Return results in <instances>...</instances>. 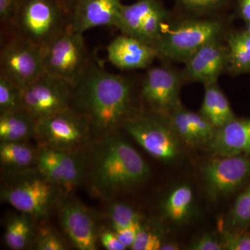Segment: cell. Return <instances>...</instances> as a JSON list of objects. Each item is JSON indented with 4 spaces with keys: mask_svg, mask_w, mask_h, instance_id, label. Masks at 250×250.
I'll return each mask as SVG.
<instances>
[{
    "mask_svg": "<svg viewBox=\"0 0 250 250\" xmlns=\"http://www.w3.org/2000/svg\"><path fill=\"white\" fill-rule=\"evenodd\" d=\"M1 31L0 76L22 89L45 74L42 49L10 27Z\"/></svg>",
    "mask_w": 250,
    "mask_h": 250,
    "instance_id": "8992f818",
    "label": "cell"
},
{
    "mask_svg": "<svg viewBox=\"0 0 250 250\" xmlns=\"http://www.w3.org/2000/svg\"><path fill=\"white\" fill-rule=\"evenodd\" d=\"M91 187L111 198L143 183L150 174L147 163L124 139L108 134L93 148L89 158Z\"/></svg>",
    "mask_w": 250,
    "mask_h": 250,
    "instance_id": "7a4b0ae2",
    "label": "cell"
},
{
    "mask_svg": "<svg viewBox=\"0 0 250 250\" xmlns=\"http://www.w3.org/2000/svg\"><path fill=\"white\" fill-rule=\"evenodd\" d=\"M22 110L21 88L0 76V113Z\"/></svg>",
    "mask_w": 250,
    "mask_h": 250,
    "instance_id": "83f0119b",
    "label": "cell"
},
{
    "mask_svg": "<svg viewBox=\"0 0 250 250\" xmlns=\"http://www.w3.org/2000/svg\"><path fill=\"white\" fill-rule=\"evenodd\" d=\"M92 131L89 122L72 107L36 121L35 135L41 147L80 150Z\"/></svg>",
    "mask_w": 250,
    "mask_h": 250,
    "instance_id": "ba28073f",
    "label": "cell"
},
{
    "mask_svg": "<svg viewBox=\"0 0 250 250\" xmlns=\"http://www.w3.org/2000/svg\"><path fill=\"white\" fill-rule=\"evenodd\" d=\"M60 220L64 231L79 250H97L95 223L84 206L75 200H67L61 208Z\"/></svg>",
    "mask_w": 250,
    "mask_h": 250,
    "instance_id": "2e32d148",
    "label": "cell"
},
{
    "mask_svg": "<svg viewBox=\"0 0 250 250\" xmlns=\"http://www.w3.org/2000/svg\"><path fill=\"white\" fill-rule=\"evenodd\" d=\"M208 195L213 199L231 195L250 177V157L247 155L218 156L204 167Z\"/></svg>",
    "mask_w": 250,
    "mask_h": 250,
    "instance_id": "4fadbf2b",
    "label": "cell"
},
{
    "mask_svg": "<svg viewBox=\"0 0 250 250\" xmlns=\"http://www.w3.org/2000/svg\"><path fill=\"white\" fill-rule=\"evenodd\" d=\"M65 6L72 12V9L77 6L79 3L83 0H60Z\"/></svg>",
    "mask_w": 250,
    "mask_h": 250,
    "instance_id": "f35d334b",
    "label": "cell"
},
{
    "mask_svg": "<svg viewBox=\"0 0 250 250\" xmlns=\"http://www.w3.org/2000/svg\"><path fill=\"white\" fill-rule=\"evenodd\" d=\"M246 31H248V33H249V34L250 35V22L248 23V28H247Z\"/></svg>",
    "mask_w": 250,
    "mask_h": 250,
    "instance_id": "60d3db41",
    "label": "cell"
},
{
    "mask_svg": "<svg viewBox=\"0 0 250 250\" xmlns=\"http://www.w3.org/2000/svg\"><path fill=\"white\" fill-rule=\"evenodd\" d=\"M35 249L38 250H64L63 242L57 233L48 228H41L35 236Z\"/></svg>",
    "mask_w": 250,
    "mask_h": 250,
    "instance_id": "1f68e13d",
    "label": "cell"
},
{
    "mask_svg": "<svg viewBox=\"0 0 250 250\" xmlns=\"http://www.w3.org/2000/svg\"><path fill=\"white\" fill-rule=\"evenodd\" d=\"M142 227V223L135 224L128 228L121 229L116 230L114 232L116 236L119 238L125 246L127 248H131L135 239L137 236L138 233Z\"/></svg>",
    "mask_w": 250,
    "mask_h": 250,
    "instance_id": "d590c367",
    "label": "cell"
},
{
    "mask_svg": "<svg viewBox=\"0 0 250 250\" xmlns=\"http://www.w3.org/2000/svg\"><path fill=\"white\" fill-rule=\"evenodd\" d=\"M1 190V199L20 213L34 219L47 216L59 197V187L36 168L11 172Z\"/></svg>",
    "mask_w": 250,
    "mask_h": 250,
    "instance_id": "277c9868",
    "label": "cell"
},
{
    "mask_svg": "<svg viewBox=\"0 0 250 250\" xmlns=\"http://www.w3.org/2000/svg\"><path fill=\"white\" fill-rule=\"evenodd\" d=\"M228 62L235 74L250 72V35L248 31H238L228 38Z\"/></svg>",
    "mask_w": 250,
    "mask_h": 250,
    "instance_id": "484cf974",
    "label": "cell"
},
{
    "mask_svg": "<svg viewBox=\"0 0 250 250\" xmlns=\"http://www.w3.org/2000/svg\"><path fill=\"white\" fill-rule=\"evenodd\" d=\"M179 250L178 245L176 243H164L161 246L160 250Z\"/></svg>",
    "mask_w": 250,
    "mask_h": 250,
    "instance_id": "ab89813d",
    "label": "cell"
},
{
    "mask_svg": "<svg viewBox=\"0 0 250 250\" xmlns=\"http://www.w3.org/2000/svg\"><path fill=\"white\" fill-rule=\"evenodd\" d=\"M182 6L196 14H204L219 9L226 0H177Z\"/></svg>",
    "mask_w": 250,
    "mask_h": 250,
    "instance_id": "d6a6232c",
    "label": "cell"
},
{
    "mask_svg": "<svg viewBox=\"0 0 250 250\" xmlns=\"http://www.w3.org/2000/svg\"><path fill=\"white\" fill-rule=\"evenodd\" d=\"M122 6L121 0H83L72 9L70 27L81 34L101 26L116 27Z\"/></svg>",
    "mask_w": 250,
    "mask_h": 250,
    "instance_id": "e0dca14e",
    "label": "cell"
},
{
    "mask_svg": "<svg viewBox=\"0 0 250 250\" xmlns=\"http://www.w3.org/2000/svg\"><path fill=\"white\" fill-rule=\"evenodd\" d=\"M182 78L177 72L166 67L148 70L141 87V98L156 114L168 117L181 106Z\"/></svg>",
    "mask_w": 250,
    "mask_h": 250,
    "instance_id": "5bb4252c",
    "label": "cell"
},
{
    "mask_svg": "<svg viewBox=\"0 0 250 250\" xmlns=\"http://www.w3.org/2000/svg\"><path fill=\"white\" fill-rule=\"evenodd\" d=\"M239 10L241 17L247 22H250V0H239Z\"/></svg>",
    "mask_w": 250,
    "mask_h": 250,
    "instance_id": "74e56055",
    "label": "cell"
},
{
    "mask_svg": "<svg viewBox=\"0 0 250 250\" xmlns=\"http://www.w3.org/2000/svg\"><path fill=\"white\" fill-rule=\"evenodd\" d=\"M168 121L179 138L192 146L207 144L217 129L201 113L189 111L182 106L171 113Z\"/></svg>",
    "mask_w": 250,
    "mask_h": 250,
    "instance_id": "ffe728a7",
    "label": "cell"
},
{
    "mask_svg": "<svg viewBox=\"0 0 250 250\" xmlns=\"http://www.w3.org/2000/svg\"><path fill=\"white\" fill-rule=\"evenodd\" d=\"M207 147L216 156L250 155V118H235L218 128Z\"/></svg>",
    "mask_w": 250,
    "mask_h": 250,
    "instance_id": "d6986e66",
    "label": "cell"
},
{
    "mask_svg": "<svg viewBox=\"0 0 250 250\" xmlns=\"http://www.w3.org/2000/svg\"><path fill=\"white\" fill-rule=\"evenodd\" d=\"M100 242L105 249L108 250H125L126 247L122 243L114 231L104 230L100 235Z\"/></svg>",
    "mask_w": 250,
    "mask_h": 250,
    "instance_id": "8d00e7d4",
    "label": "cell"
},
{
    "mask_svg": "<svg viewBox=\"0 0 250 250\" xmlns=\"http://www.w3.org/2000/svg\"><path fill=\"white\" fill-rule=\"evenodd\" d=\"M221 242L223 250H250V231L248 229L225 230Z\"/></svg>",
    "mask_w": 250,
    "mask_h": 250,
    "instance_id": "f546056e",
    "label": "cell"
},
{
    "mask_svg": "<svg viewBox=\"0 0 250 250\" xmlns=\"http://www.w3.org/2000/svg\"><path fill=\"white\" fill-rule=\"evenodd\" d=\"M162 236L154 229L143 225L138 233L131 249L133 250H159L163 243Z\"/></svg>",
    "mask_w": 250,
    "mask_h": 250,
    "instance_id": "4dcf8cb0",
    "label": "cell"
},
{
    "mask_svg": "<svg viewBox=\"0 0 250 250\" xmlns=\"http://www.w3.org/2000/svg\"><path fill=\"white\" fill-rule=\"evenodd\" d=\"M133 85L126 77L93 62L72 90L71 107L88 120L92 131L111 134L130 116Z\"/></svg>",
    "mask_w": 250,
    "mask_h": 250,
    "instance_id": "6da1fadb",
    "label": "cell"
},
{
    "mask_svg": "<svg viewBox=\"0 0 250 250\" xmlns=\"http://www.w3.org/2000/svg\"><path fill=\"white\" fill-rule=\"evenodd\" d=\"M107 214L113 231L141 223L142 221V216L139 212L130 206L120 202L112 204L108 207Z\"/></svg>",
    "mask_w": 250,
    "mask_h": 250,
    "instance_id": "4316f807",
    "label": "cell"
},
{
    "mask_svg": "<svg viewBox=\"0 0 250 250\" xmlns=\"http://www.w3.org/2000/svg\"><path fill=\"white\" fill-rule=\"evenodd\" d=\"M193 201L191 188L188 185L179 186L166 197L163 207L164 215L174 223H184L191 214Z\"/></svg>",
    "mask_w": 250,
    "mask_h": 250,
    "instance_id": "d4e9b609",
    "label": "cell"
},
{
    "mask_svg": "<svg viewBox=\"0 0 250 250\" xmlns=\"http://www.w3.org/2000/svg\"><path fill=\"white\" fill-rule=\"evenodd\" d=\"M233 228L249 229L250 226V184L237 197L230 213Z\"/></svg>",
    "mask_w": 250,
    "mask_h": 250,
    "instance_id": "f1b7e54d",
    "label": "cell"
},
{
    "mask_svg": "<svg viewBox=\"0 0 250 250\" xmlns=\"http://www.w3.org/2000/svg\"><path fill=\"white\" fill-rule=\"evenodd\" d=\"M18 0H0V21L3 27L12 24Z\"/></svg>",
    "mask_w": 250,
    "mask_h": 250,
    "instance_id": "836d02e7",
    "label": "cell"
},
{
    "mask_svg": "<svg viewBox=\"0 0 250 250\" xmlns=\"http://www.w3.org/2000/svg\"><path fill=\"white\" fill-rule=\"evenodd\" d=\"M168 18V12L159 0H139L122 6L116 27L125 35L154 47Z\"/></svg>",
    "mask_w": 250,
    "mask_h": 250,
    "instance_id": "8fae6325",
    "label": "cell"
},
{
    "mask_svg": "<svg viewBox=\"0 0 250 250\" xmlns=\"http://www.w3.org/2000/svg\"><path fill=\"white\" fill-rule=\"evenodd\" d=\"M45 74L67 82L78 83L91 62L83 34L71 27L42 49Z\"/></svg>",
    "mask_w": 250,
    "mask_h": 250,
    "instance_id": "52a82bcc",
    "label": "cell"
},
{
    "mask_svg": "<svg viewBox=\"0 0 250 250\" xmlns=\"http://www.w3.org/2000/svg\"><path fill=\"white\" fill-rule=\"evenodd\" d=\"M36 120L23 110L0 113L1 142H26L35 135Z\"/></svg>",
    "mask_w": 250,
    "mask_h": 250,
    "instance_id": "44dd1931",
    "label": "cell"
},
{
    "mask_svg": "<svg viewBox=\"0 0 250 250\" xmlns=\"http://www.w3.org/2000/svg\"><path fill=\"white\" fill-rule=\"evenodd\" d=\"M71 27V12L60 0H18L11 29L43 49Z\"/></svg>",
    "mask_w": 250,
    "mask_h": 250,
    "instance_id": "3957f363",
    "label": "cell"
},
{
    "mask_svg": "<svg viewBox=\"0 0 250 250\" xmlns=\"http://www.w3.org/2000/svg\"><path fill=\"white\" fill-rule=\"evenodd\" d=\"M190 249L193 250H223L221 240L215 235L205 234L192 243Z\"/></svg>",
    "mask_w": 250,
    "mask_h": 250,
    "instance_id": "e575fe53",
    "label": "cell"
},
{
    "mask_svg": "<svg viewBox=\"0 0 250 250\" xmlns=\"http://www.w3.org/2000/svg\"><path fill=\"white\" fill-rule=\"evenodd\" d=\"M205 92L200 113L216 129L232 121L234 116L229 102L216 83L205 85Z\"/></svg>",
    "mask_w": 250,
    "mask_h": 250,
    "instance_id": "7402d4cb",
    "label": "cell"
},
{
    "mask_svg": "<svg viewBox=\"0 0 250 250\" xmlns=\"http://www.w3.org/2000/svg\"><path fill=\"white\" fill-rule=\"evenodd\" d=\"M228 62V46L222 44L220 39L210 41L187 59L184 78L205 85L216 83Z\"/></svg>",
    "mask_w": 250,
    "mask_h": 250,
    "instance_id": "9a60e30c",
    "label": "cell"
},
{
    "mask_svg": "<svg viewBox=\"0 0 250 250\" xmlns=\"http://www.w3.org/2000/svg\"><path fill=\"white\" fill-rule=\"evenodd\" d=\"M73 87L44 74L21 89L22 110L36 121L71 107Z\"/></svg>",
    "mask_w": 250,
    "mask_h": 250,
    "instance_id": "30bf717a",
    "label": "cell"
},
{
    "mask_svg": "<svg viewBox=\"0 0 250 250\" xmlns=\"http://www.w3.org/2000/svg\"><path fill=\"white\" fill-rule=\"evenodd\" d=\"M33 219L22 213L13 215L8 219L4 238L5 244L9 249H25L32 240L35 238Z\"/></svg>",
    "mask_w": 250,
    "mask_h": 250,
    "instance_id": "cb8c5ba5",
    "label": "cell"
},
{
    "mask_svg": "<svg viewBox=\"0 0 250 250\" xmlns=\"http://www.w3.org/2000/svg\"><path fill=\"white\" fill-rule=\"evenodd\" d=\"M89 167V158L81 150L41 147L36 168L59 187L70 189L81 183Z\"/></svg>",
    "mask_w": 250,
    "mask_h": 250,
    "instance_id": "7c38bea8",
    "label": "cell"
},
{
    "mask_svg": "<svg viewBox=\"0 0 250 250\" xmlns=\"http://www.w3.org/2000/svg\"><path fill=\"white\" fill-rule=\"evenodd\" d=\"M157 57L153 46L125 34L113 39L107 47L108 60L122 70L145 68Z\"/></svg>",
    "mask_w": 250,
    "mask_h": 250,
    "instance_id": "ac0fdd59",
    "label": "cell"
},
{
    "mask_svg": "<svg viewBox=\"0 0 250 250\" xmlns=\"http://www.w3.org/2000/svg\"><path fill=\"white\" fill-rule=\"evenodd\" d=\"M38 152L26 142H1V165L11 172L27 170L36 164Z\"/></svg>",
    "mask_w": 250,
    "mask_h": 250,
    "instance_id": "603a6c76",
    "label": "cell"
},
{
    "mask_svg": "<svg viewBox=\"0 0 250 250\" xmlns=\"http://www.w3.org/2000/svg\"><path fill=\"white\" fill-rule=\"evenodd\" d=\"M223 31V24L215 20H186L164 29L154 47L158 57L186 62L202 46L220 39Z\"/></svg>",
    "mask_w": 250,
    "mask_h": 250,
    "instance_id": "5b68a950",
    "label": "cell"
},
{
    "mask_svg": "<svg viewBox=\"0 0 250 250\" xmlns=\"http://www.w3.org/2000/svg\"><path fill=\"white\" fill-rule=\"evenodd\" d=\"M159 115L139 114L127 118L125 126L130 136L152 157L170 162L180 153L179 136L168 120Z\"/></svg>",
    "mask_w": 250,
    "mask_h": 250,
    "instance_id": "9c48e42d",
    "label": "cell"
}]
</instances>
